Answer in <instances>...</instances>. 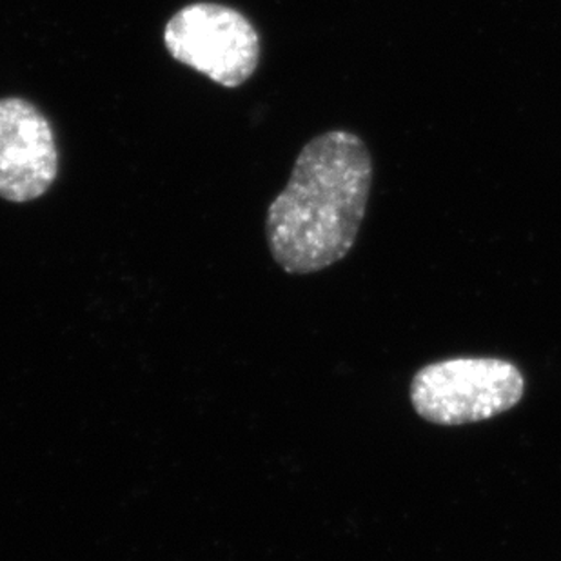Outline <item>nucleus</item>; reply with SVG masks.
<instances>
[{"mask_svg": "<svg viewBox=\"0 0 561 561\" xmlns=\"http://www.w3.org/2000/svg\"><path fill=\"white\" fill-rule=\"evenodd\" d=\"M57 176L59 146L48 117L22 96L0 99V198L37 201Z\"/></svg>", "mask_w": 561, "mask_h": 561, "instance_id": "nucleus-4", "label": "nucleus"}, {"mask_svg": "<svg viewBox=\"0 0 561 561\" xmlns=\"http://www.w3.org/2000/svg\"><path fill=\"white\" fill-rule=\"evenodd\" d=\"M525 397V375L499 356H453L416 371L411 405L430 424L456 427L496 419Z\"/></svg>", "mask_w": 561, "mask_h": 561, "instance_id": "nucleus-2", "label": "nucleus"}, {"mask_svg": "<svg viewBox=\"0 0 561 561\" xmlns=\"http://www.w3.org/2000/svg\"><path fill=\"white\" fill-rule=\"evenodd\" d=\"M371 186L373 157L356 133L331 129L311 138L265 217L276 264L289 275H311L345 259L360 233Z\"/></svg>", "mask_w": 561, "mask_h": 561, "instance_id": "nucleus-1", "label": "nucleus"}, {"mask_svg": "<svg viewBox=\"0 0 561 561\" xmlns=\"http://www.w3.org/2000/svg\"><path fill=\"white\" fill-rule=\"evenodd\" d=\"M164 46L173 60L222 88L245 84L262 54L253 22L218 2H193L176 11L165 24Z\"/></svg>", "mask_w": 561, "mask_h": 561, "instance_id": "nucleus-3", "label": "nucleus"}]
</instances>
